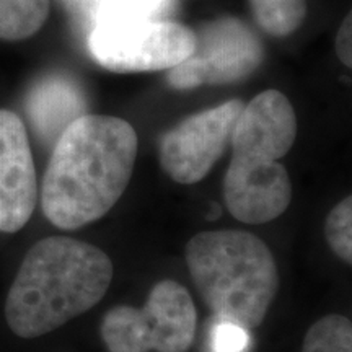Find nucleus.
I'll return each mask as SVG.
<instances>
[{
  "mask_svg": "<svg viewBox=\"0 0 352 352\" xmlns=\"http://www.w3.org/2000/svg\"><path fill=\"white\" fill-rule=\"evenodd\" d=\"M195 46L192 30L155 19L98 25L88 38L96 63L120 74L171 69L186 59Z\"/></svg>",
  "mask_w": 352,
  "mask_h": 352,
  "instance_id": "423d86ee",
  "label": "nucleus"
},
{
  "mask_svg": "<svg viewBox=\"0 0 352 352\" xmlns=\"http://www.w3.org/2000/svg\"><path fill=\"white\" fill-rule=\"evenodd\" d=\"M352 16L347 15L346 20L342 21L340 32H338V36H336V52L338 56H340L341 63L347 65V67H351L352 65V36H351V32H352V23H351Z\"/></svg>",
  "mask_w": 352,
  "mask_h": 352,
  "instance_id": "dca6fc26",
  "label": "nucleus"
},
{
  "mask_svg": "<svg viewBox=\"0 0 352 352\" xmlns=\"http://www.w3.org/2000/svg\"><path fill=\"white\" fill-rule=\"evenodd\" d=\"M258 23L274 36H287L303 23L305 0H252Z\"/></svg>",
  "mask_w": 352,
  "mask_h": 352,
  "instance_id": "f8f14e48",
  "label": "nucleus"
},
{
  "mask_svg": "<svg viewBox=\"0 0 352 352\" xmlns=\"http://www.w3.org/2000/svg\"><path fill=\"white\" fill-rule=\"evenodd\" d=\"M28 114L41 138L56 140L70 122L85 114V98L69 78L47 77L33 87Z\"/></svg>",
  "mask_w": 352,
  "mask_h": 352,
  "instance_id": "9d476101",
  "label": "nucleus"
},
{
  "mask_svg": "<svg viewBox=\"0 0 352 352\" xmlns=\"http://www.w3.org/2000/svg\"><path fill=\"white\" fill-rule=\"evenodd\" d=\"M324 235L329 248L342 261L352 263V197L347 196L333 208L324 222Z\"/></svg>",
  "mask_w": 352,
  "mask_h": 352,
  "instance_id": "4468645a",
  "label": "nucleus"
},
{
  "mask_svg": "<svg viewBox=\"0 0 352 352\" xmlns=\"http://www.w3.org/2000/svg\"><path fill=\"white\" fill-rule=\"evenodd\" d=\"M296 135V111L280 91H263L241 109L223 178V199L236 220L259 226L289 208L292 183L277 160L292 148Z\"/></svg>",
  "mask_w": 352,
  "mask_h": 352,
  "instance_id": "7ed1b4c3",
  "label": "nucleus"
},
{
  "mask_svg": "<svg viewBox=\"0 0 352 352\" xmlns=\"http://www.w3.org/2000/svg\"><path fill=\"white\" fill-rule=\"evenodd\" d=\"M50 0H0V38L19 41L41 30Z\"/></svg>",
  "mask_w": 352,
  "mask_h": 352,
  "instance_id": "9b49d317",
  "label": "nucleus"
},
{
  "mask_svg": "<svg viewBox=\"0 0 352 352\" xmlns=\"http://www.w3.org/2000/svg\"><path fill=\"white\" fill-rule=\"evenodd\" d=\"M263 60L256 34L236 19L206 25L196 34L195 51L170 69L168 83L176 90L243 80Z\"/></svg>",
  "mask_w": 352,
  "mask_h": 352,
  "instance_id": "0eeeda50",
  "label": "nucleus"
},
{
  "mask_svg": "<svg viewBox=\"0 0 352 352\" xmlns=\"http://www.w3.org/2000/svg\"><path fill=\"white\" fill-rule=\"evenodd\" d=\"M302 352H352V323L342 315H327L308 329Z\"/></svg>",
  "mask_w": 352,
  "mask_h": 352,
  "instance_id": "ddd939ff",
  "label": "nucleus"
},
{
  "mask_svg": "<svg viewBox=\"0 0 352 352\" xmlns=\"http://www.w3.org/2000/svg\"><path fill=\"white\" fill-rule=\"evenodd\" d=\"M113 279L103 250L69 236H50L26 253L6 300L7 324L33 340L94 308Z\"/></svg>",
  "mask_w": 352,
  "mask_h": 352,
  "instance_id": "f03ea898",
  "label": "nucleus"
},
{
  "mask_svg": "<svg viewBox=\"0 0 352 352\" xmlns=\"http://www.w3.org/2000/svg\"><path fill=\"white\" fill-rule=\"evenodd\" d=\"M38 199L36 170L23 121L0 109V232L15 233L32 219Z\"/></svg>",
  "mask_w": 352,
  "mask_h": 352,
  "instance_id": "1a4fd4ad",
  "label": "nucleus"
},
{
  "mask_svg": "<svg viewBox=\"0 0 352 352\" xmlns=\"http://www.w3.org/2000/svg\"><path fill=\"white\" fill-rule=\"evenodd\" d=\"M186 264L197 292L217 320L246 331L266 318L279 290V271L267 245L245 230H212L192 236Z\"/></svg>",
  "mask_w": 352,
  "mask_h": 352,
  "instance_id": "20e7f679",
  "label": "nucleus"
},
{
  "mask_svg": "<svg viewBox=\"0 0 352 352\" xmlns=\"http://www.w3.org/2000/svg\"><path fill=\"white\" fill-rule=\"evenodd\" d=\"M250 334L239 324L217 320L210 331V352H246Z\"/></svg>",
  "mask_w": 352,
  "mask_h": 352,
  "instance_id": "2eb2a0df",
  "label": "nucleus"
},
{
  "mask_svg": "<svg viewBox=\"0 0 352 352\" xmlns=\"http://www.w3.org/2000/svg\"><path fill=\"white\" fill-rule=\"evenodd\" d=\"M210 212H212V214L209 215V219H210V220L217 219L219 215H220V209H219V206H217V204H212V206H210Z\"/></svg>",
  "mask_w": 352,
  "mask_h": 352,
  "instance_id": "a211bd4d",
  "label": "nucleus"
},
{
  "mask_svg": "<svg viewBox=\"0 0 352 352\" xmlns=\"http://www.w3.org/2000/svg\"><path fill=\"white\" fill-rule=\"evenodd\" d=\"M196 327L197 311L186 287L165 279L153 285L144 308H111L100 333L109 352H186Z\"/></svg>",
  "mask_w": 352,
  "mask_h": 352,
  "instance_id": "39448f33",
  "label": "nucleus"
},
{
  "mask_svg": "<svg viewBox=\"0 0 352 352\" xmlns=\"http://www.w3.org/2000/svg\"><path fill=\"white\" fill-rule=\"evenodd\" d=\"M138 134L124 120L82 114L56 139L41 188L52 226L76 230L109 212L124 195L138 158Z\"/></svg>",
  "mask_w": 352,
  "mask_h": 352,
  "instance_id": "f257e3e1",
  "label": "nucleus"
},
{
  "mask_svg": "<svg viewBox=\"0 0 352 352\" xmlns=\"http://www.w3.org/2000/svg\"><path fill=\"white\" fill-rule=\"evenodd\" d=\"M243 101L230 100L206 109L175 126L160 142V165L179 184H196L206 178L232 142Z\"/></svg>",
  "mask_w": 352,
  "mask_h": 352,
  "instance_id": "6e6552de",
  "label": "nucleus"
},
{
  "mask_svg": "<svg viewBox=\"0 0 352 352\" xmlns=\"http://www.w3.org/2000/svg\"><path fill=\"white\" fill-rule=\"evenodd\" d=\"M67 2L70 3V7L74 8V10L82 13L83 16L90 15L91 8H94V6L96 3V0H67Z\"/></svg>",
  "mask_w": 352,
  "mask_h": 352,
  "instance_id": "f3484780",
  "label": "nucleus"
}]
</instances>
